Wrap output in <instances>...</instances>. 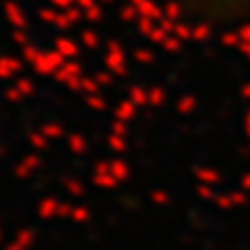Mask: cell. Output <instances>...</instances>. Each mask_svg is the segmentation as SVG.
Returning <instances> with one entry per match:
<instances>
[{
  "mask_svg": "<svg viewBox=\"0 0 250 250\" xmlns=\"http://www.w3.org/2000/svg\"><path fill=\"white\" fill-rule=\"evenodd\" d=\"M188 26L211 35H250V0H167Z\"/></svg>",
  "mask_w": 250,
  "mask_h": 250,
  "instance_id": "cell-1",
  "label": "cell"
}]
</instances>
